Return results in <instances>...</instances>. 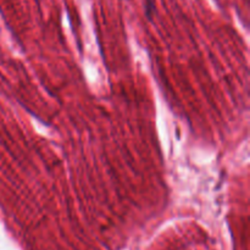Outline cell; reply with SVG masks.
Instances as JSON below:
<instances>
[]
</instances>
